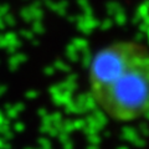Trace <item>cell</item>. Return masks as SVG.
Here are the masks:
<instances>
[{"label":"cell","instance_id":"obj_1","mask_svg":"<svg viewBox=\"0 0 149 149\" xmlns=\"http://www.w3.org/2000/svg\"><path fill=\"white\" fill-rule=\"evenodd\" d=\"M91 95L112 119L129 122L149 113V50L134 41L102 47L90 65Z\"/></svg>","mask_w":149,"mask_h":149}]
</instances>
